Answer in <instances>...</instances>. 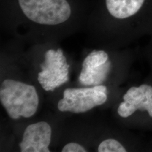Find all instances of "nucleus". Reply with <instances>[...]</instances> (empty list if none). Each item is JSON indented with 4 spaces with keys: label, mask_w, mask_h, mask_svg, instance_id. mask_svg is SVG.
I'll return each instance as SVG.
<instances>
[{
    "label": "nucleus",
    "mask_w": 152,
    "mask_h": 152,
    "mask_svg": "<svg viewBox=\"0 0 152 152\" xmlns=\"http://www.w3.org/2000/svg\"><path fill=\"white\" fill-rule=\"evenodd\" d=\"M0 102L9 118L27 119L35 115L40 99L35 85L16 78L7 77L0 84Z\"/></svg>",
    "instance_id": "obj_2"
},
{
    "label": "nucleus",
    "mask_w": 152,
    "mask_h": 152,
    "mask_svg": "<svg viewBox=\"0 0 152 152\" xmlns=\"http://www.w3.org/2000/svg\"><path fill=\"white\" fill-rule=\"evenodd\" d=\"M18 4L24 16L38 26H61L72 15L67 0H18Z\"/></svg>",
    "instance_id": "obj_4"
},
{
    "label": "nucleus",
    "mask_w": 152,
    "mask_h": 152,
    "mask_svg": "<svg viewBox=\"0 0 152 152\" xmlns=\"http://www.w3.org/2000/svg\"><path fill=\"white\" fill-rule=\"evenodd\" d=\"M116 114L128 126L152 128V78L151 82L127 89L118 104Z\"/></svg>",
    "instance_id": "obj_3"
},
{
    "label": "nucleus",
    "mask_w": 152,
    "mask_h": 152,
    "mask_svg": "<svg viewBox=\"0 0 152 152\" xmlns=\"http://www.w3.org/2000/svg\"><path fill=\"white\" fill-rule=\"evenodd\" d=\"M112 67L109 53L105 50L93 51L83 60L79 82L87 87L104 85Z\"/></svg>",
    "instance_id": "obj_7"
},
{
    "label": "nucleus",
    "mask_w": 152,
    "mask_h": 152,
    "mask_svg": "<svg viewBox=\"0 0 152 152\" xmlns=\"http://www.w3.org/2000/svg\"><path fill=\"white\" fill-rule=\"evenodd\" d=\"M105 7L111 18L121 23L116 47L152 35V0H105Z\"/></svg>",
    "instance_id": "obj_1"
},
{
    "label": "nucleus",
    "mask_w": 152,
    "mask_h": 152,
    "mask_svg": "<svg viewBox=\"0 0 152 152\" xmlns=\"http://www.w3.org/2000/svg\"><path fill=\"white\" fill-rule=\"evenodd\" d=\"M52 128L46 121H38L28 125L23 133L18 147L21 152H49Z\"/></svg>",
    "instance_id": "obj_8"
},
{
    "label": "nucleus",
    "mask_w": 152,
    "mask_h": 152,
    "mask_svg": "<svg viewBox=\"0 0 152 152\" xmlns=\"http://www.w3.org/2000/svg\"><path fill=\"white\" fill-rule=\"evenodd\" d=\"M61 151L62 152H86L87 151V148H85L83 144L78 142H71L66 144L62 147Z\"/></svg>",
    "instance_id": "obj_10"
},
{
    "label": "nucleus",
    "mask_w": 152,
    "mask_h": 152,
    "mask_svg": "<svg viewBox=\"0 0 152 152\" xmlns=\"http://www.w3.org/2000/svg\"><path fill=\"white\" fill-rule=\"evenodd\" d=\"M96 151L99 152H126L129 148L116 138H106L100 142Z\"/></svg>",
    "instance_id": "obj_9"
},
{
    "label": "nucleus",
    "mask_w": 152,
    "mask_h": 152,
    "mask_svg": "<svg viewBox=\"0 0 152 152\" xmlns=\"http://www.w3.org/2000/svg\"><path fill=\"white\" fill-rule=\"evenodd\" d=\"M70 65L62 49H48L36 73L38 84L46 92H53L69 80Z\"/></svg>",
    "instance_id": "obj_6"
},
{
    "label": "nucleus",
    "mask_w": 152,
    "mask_h": 152,
    "mask_svg": "<svg viewBox=\"0 0 152 152\" xmlns=\"http://www.w3.org/2000/svg\"><path fill=\"white\" fill-rule=\"evenodd\" d=\"M107 100V87L104 85L68 87L57 103V109L63 113H83L103 105Z\"/></svg>",
    "instance_id": "obj_5"
},
{
    "label": "nucleus",
    "mask_w": 152,
    "mask_h": 152,
    "mask_svg": "<svg viewBox=\"0 0 152 152\" xmlns=\"http://www.w3.org/2000/svg\"><path fill=\"white\" fill-rule=\"evenodd\" d=\"M151 40L149 41V45H148L147 48V59L149 61V64L151 70V78H152V35Z\"/></svg>",
    "instance_id": "obj_11"
}]
</instances>
